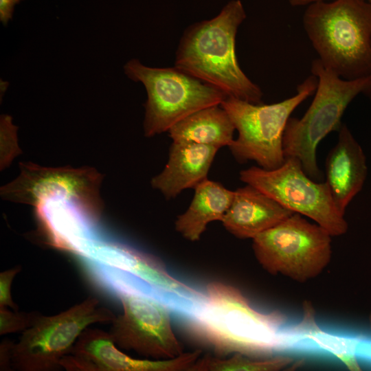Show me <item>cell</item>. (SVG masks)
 I'll list each match as a JSON object with an SVG mask.
<instances>
[{"instance_id":"obj_21","label":"cell","mask_w":371,"mask_h":371,"mask_svg":"<svg viewBox=\"0 0 371 371\" xmlns=\"http://www.w3.org/2000/svg\"><path fill=\"white\" fill-rule=\"evenodd\" d=\"M293 361V359L286 356L256 359L240 353H234L229 357L206 355L199 357L190 370L276 371L289 367Z\"/></svg>"},{"instance_id":"obj_15","label":"cell","mask_w":371,"mask_h":371,"mask_svg":"<svg viewBox=\"0 0 371 371\" xmlns=\"http://www.w3.org/2000/svg\"><path fill=\"white\" fill-rule=\"evenodd\" d=\"M338 132L337 142L326 160V182L336 207L345 215L364 185L368 167L364 152L346 124L342 123Z\"/></svg>"},{"instance_id":"obj_29","label":"cell","mask_w":371,"mask_h":371,"mask_svg":"<svg viewBox=\"0 0 371 371\" xmlns=\"http://www.w3.org/2000/svg\"><path fill=\"white\" fill-rule=\"evenodd\" d=\"M365 1H366L367 2H368L371 5V0H365Z\"/></svg>"},{"instance_id":"obj_24","label":"cell","mask_w":371,"mask_h":371,"mask_svg":"<svg viewBox=\"0 0 371 371\" xmlns=\"http://www.w3.org/2000/svg\"><path fill=\"white\" fill-rule=\"evenodd\" d=\"M19 267L6 270L0 274V306L11 308L18 311L11 296V285L16 275L20 271Z\"/></svg>"},{"instance_id":"obj_27","label":"cell","mask_w":371,"mask_h":371,"mask_svg":"<svg viewBox=\"0 0 371 371\" xmlns=\"http://www.w3.org/2000/svg\"><path fill=\"white\" fill-rule=\"evenodd\" d=\"M370 100L371 102V80L370 82V84L366 91L363 93Z\"/></svg>"},{"instance_id":"obj_3","label":"cell","mask_w":371,"mask_h":371,"mask_svg":"<svg viewBox=\"0 0 371 371\" xmlns=\"http://www.w3.org/2000/svg\"><path fill=\"white\" fill-rule=\"evenodd\" d=\"M240 0H231L212 19L190 25L176 52L175 66L233 97L260 104L262 91L240 68L236 36L246 19Z\"/></svg>"},{"instance_id":"obj_9","label":"cell","mask_w":371,"mask_h":371,"mask_svg":"<svg viewBox=\"0 0 371 371\" xmlns=\"http://www.w3.org/2000/svg\"><path fill=\"white\" fill-rule=\"evenodd\" d=\"M113 313L94 297L53 316L41 317L12 344L11 363L23 371L60 368V361L73 348L81 333L97 322H112Z\"/></svg>"},{"instance_id":"obj_10","label":"cell","mask_w":371,"mask_h":371,"mask_svg":"<svg viewBox=\"0 0 371 371\" xmlns=\"http://www.w3.org/2000/svg\"><path fill=\"white\" fill-rule=\"evenodd\" d=\"M240 179L294 213L314 221L332 236L348 230V223L336 207L326 182L311 178L296 158L286 157L280 167L272 170L259 166L243 170Z\"/></svg>"},{"instance_id":"obj_16","label":"cell","mask_w":371,"mask_h":371,"mask_svg":"<svg viewBox=\"0 0 371 371\" xmlns=\"http://www.w3.org/2000/svg\"><path fill=\"white\" fill-rule=\"evenodd\" d=\"M294 214L255 187L245 184L234 191L221 223L236 238L253 239Z\"/></svg>"},{"instance_id":"obj_22","label":"cell","mask_w":371,"mask_h":371,"mask_svg":"<svg viewBox=\"0 0 371 371\" xmlns=\"http://www.w3.org/2000/svg\"><path fill=\"white\" fill-rule=\"evenodd\" d=\"M8 308L0 306V334L1 335L19 331L23 332L32 326L41 315L36 312L12 311Z\"/></svg>"},{"instance_id":"obj_5","label":"cell","mask_w":371,"mask_h":371,"mask_svg":"<svg viewBox=\"0 0 371 371\" xmlns=\"http://www.w3.org/2000/svg\"><path fill=\"white\" fill-rule=\"evenodd\" d=\"M311 71L317 79L314 98L301 118L290 117L285 127V158L297 159L306 173L317 181L322 173L317 161V148L330 133L339 131L342 116L350 102L363 93L371 76L354 80L341 78L318 59Z\"/></svg>"},{"instance_id":"obj_26","label":"cell","mask_w":371,"mask_h":371,"mask_svg":"<svg viewBox=\"0 0 371 371\" xmlns=\"http://www.w3.org/2000/svg\"><path fill=\"white\" fill-rule=\"evenodd\" d=\"M319 1H330V0H289V3L292 6H303L307 5L311 3Z\"/></svg>"},{"instance_id":"obj_8","label":"cell","mask_w":371,"mask_h":371,"mask_svg":"<svg viewBox=\"0 0 371 371\" xmlns=\"http://www.w3.org/2000/svg\"><path fill=\"white\" fill-rule=\"evenodd\" d=\"M332 236L294 213L252 239L260 265L269 273L305 282L318 276L332 257Z\"/></svg>"},{"instance_id":"obj_1","label":"cell","mask_w":371,"mask_h":371,"mask_svg":"<svg viewBox=\"0 0 371 371\" xmlns=\"http://www.w3.org/2000/svg\"><path fill=\"white\" fill-rule=\"evenodd\" d=\"M202 292L196 308L180 319L216 355H268L289 348L284 313L257 310L238 289L222 282L207 283Z\"/></svg>"},{"instance_id":"obj_14","label":"cell","mask_w":371,"mask_h":371,"mask_svg":"<svg viewBox=\"0 0 371 371\" xmlns=\"http://www.w3.org/2000/svg\"><path fill=\"white\" fill-rule=\"evenodd\" d=\"M34 207L47 243L76 256L100 228V217L74 200H48Z\"/></svg>"},{"instance_id":"obj_6","label":"cell","mask_w":371,"mask_h":371,"mask_svg":"<svg viewBox=\"0 0 371 371\" xmlns=\"http://www.w3.org/2000/svg\"><path fill=\"white\" fill-rule=\"evenodd\" d=\"M315 76L307 77L297 93L281 102L264 104L226 97L221 106L230 117L238 136L229 148L240 163L255 161L259 167L272 170L285 160L283 137L286 125L294 110L315 93Z\"/></svg>"},{"instance_id":"obj_12","label":"cell","mask_w":371,"mask_h":371,"mask_svg":"<svg viewBox=\"0 0 371 371\" xmlns=\"http://www.w3.org/2000/svg\"><path fill=\"white\" fill-rule=\"evenodd\" d=\"M119 300L122 313L113 320L109 332L117 347L155 360L174 359L183 353L166 306L142 296Z\"/></svg>"},{"instance_id":"obj_2","label":"cell","mask_w":371,"mask_h":371,"mask_svg":"<svg viewBox=\"0 0 371 371\" xmlns=\"http://www.w3.org/2000/svg\"><path fill=\"white\" fill-rule=\"evenodd\" d=\"M92 281L118 299L146 297L179 317L189 315L201 290L172 274L157 258L109 235L101 228L77 256Z\"/></svg>"},{"instance_id":"obj_19","label":"cell","mask_w":371,"mask_h":371,"mask_svg":"<svg viewBox=\"0 0 371 371\" xmlns=\"http://www.w3.org/2000/svg\"><path fill=\"white\" fill-rule=\"evenodd\" d=\"M234 125L227 111L216 104L200 109L168 131L172 142L195 143L221 148L233 142Z\"/></svg>"},{"instance_id":"obj_28","label":"cell","mask_w":371,"mask_h":371,"mask_svg":"<svg viewBox=\"0 0 371 371\" xmlns=\"http://www.w3.org/2000/svg\"><path fill=\"white\" fill-rule=\"evenodd\" d=\"M369 326H370V328L371 330V311H370V315H369Z\"/></svg>"},{"instance_id":"obj_11","label":"cell","mask_w":371,"mask_h":371,"mask_svg":"<svg viewBox=\"0 0 371 371\" xmlns=\"http://www.w3.org/2000/svg\"><path fill=\"white\" fill-rule=\"evenodd\" d=\"M19 167L17 178L1 188L3 199L34 206L52 199L74 200L101 216L102 175L94 168H45L32 163H20Z\"/></svg>"},{"instance_id":"obj_7","label":"cell","mask_w":371,"mask_h":371,"mask_svg":"<svg viewBox=\"0 0 371 371\" xmlns=\"http://www.w3.org/2000/svg\"><path fill=\"white\" fill-rule=\"evenodd\" d=\"M125 74L142 82L147 93L144 135L153 137L168 132L192 113L221 104L227 97L217 88L176 67H150L133 58L124 66Z\"/></svg>"},{"instance_id":"obj_25","label":"cell","mask_w":371,"mask_h":371,"mask_svg":"<svg viewBox=\"0 0 371 371\" xmlns=\"http://www.w3.org/2000/svg\"><path fill=\"white\" fill-rule=\"evenodd\" d=\"M23 0H0V21L6 25L12 19L15 5Z\"/></svg>"},{"instance_id":"obj_17","label":"cell","mask_w":371,"mask_h":371,"mask_svg":"<svg viewBox=\"0 0 371 371\" xmlns=\"http://www.w3.org/2000/svg\"><path fill=\"white\" fill-rule=\"evenodd\" d=\"M218 148L184 142H172L164 170L151 180V186L167 199L183 190L194 189L207 179Z\"/></svg>"},{"instance_id":"obj_18","label":"cell","mask_w":371,"mask_h":371,"mask_svg":"<svg viewBox=\"0 0 371 371\" xmlns=\"http://www.w3.org/2000/svg\"><path fill=\"white\" fill-rule=\"evenodd\" d=\"M234 196V191L206 179L194 188V194L188 209L177 216L175 222V230L188 240H199L210 223L221 222Z\"/></svg>"},{"instance_id":"obj_23","label":"cell","mask_w":371,"mask_h":371,"mask_svg":"<svg viewBox=\"0 0 371 371\" xmlns=\"http://www.w3.org/2000/svg\"><path fill=\"white\" fill-rule=\"evenodd\" d=\"M1 132V168L8 166L12 159L19 153L20 149L17 145V127L12 123V117L8 115H1L0 120Z\"/></svg>"},{"instance_id":"obj_4","label":"cell","mask_w":371,"mask_h":371,"mask_svg":"<svg viewBox=\"0 0 371 371\" xmlns=\"http://www.w3.org/2000/svg\"><path fill=\"white\" fill-rule=\"evenodd\" d=\"M304 29L318 59L341 78L371 76V5L365 0L306 5Z\"/></svg>"},{"instance_id":"obj_13","label":"cell","mask_w":371,"mask_h":371,"mask_svg":"<svg viewBox=\"0 0 371 371\" xmlns=\"http://www.w3.org/2000/svg\"><path fill=\"white\" fill-rule=\"evenodd\" d=\"M117 347L109 333L87 328L60 365L67 370L75 371L189 370L201 355V350H196L170 359H137Z\"/></svg>"},{"instance_id":"obj_20","label":"cell","mask_w":371,"mask_h":371,"mask_svg":"<svg viewBox=\"0 0 371 371\" xmlns=\"http://www.w3.org/2000/svg\"><path fill=\"white\" fill-rule=\"evenodd\" d=\"M287 331L291 346L309 340L338 358L350 370H361L357 348L361 337L335 335L322 330L315 322L314 308L309 302L304 303L302 319Z\"/></svg>"}]
</instances>
